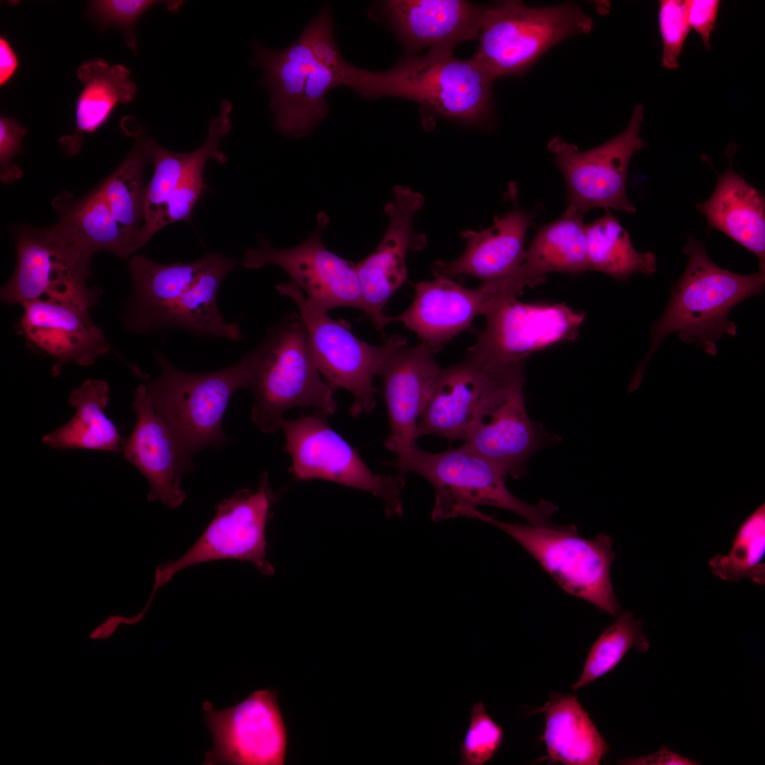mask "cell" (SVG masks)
I'll use <instances>...</instances> for the list:
<instances>
[{"label":"cell","mask_w":765,"mask_h":765,"mask_svg":"<svg viewBox=\"0 0 765 765\" xmlns=\"http://www.w3.org/2000/svg\"><path fill=\"white\" fill-rule=\"evenodd\" d=\"M683 251L688 256L687 265L673 284L664 313L650 327L651 348L633 378L630 385L635 388L652 355L669 334L677 332L683 342L695 343L714 356L718 341L737 333V324L729 319L730 311L764 292L765 270L744 275L722 268L710 259L704 244L692 235Z\"/></svg>","instance_id":"1"},{"label":"cell","mask_w":765,"mask_h":765,"mask_svg":"<svg viewBox=\"0 0 765 765\" xmlns=\"http://www.w3.org/2000/svg\"><path fill=\"white\" fill-rule=\"evenodd\" d=\"M494 80L472 57L462 60L453 50L431 49L425 55L404 57L383 72L354 67L348 87L368 99L402 98L438 115L481 125L492 116Z\"/></svg>","instance_id":"2"},{"label":"cell","mask_w":765,"mask_h":765,"mask_svg":"<svg viewBox=\"0 0 765 765\" xmlns=\"http://www.w3.org/2000/svg\"><path fill=\"white\" fill-rule=\"evenodd\" d=\"M159 375L146 382L154 408L191 457L205 448H220L229 438L222 422L234 393L249 389L257 364L256 347L234 365L217 371L190 373L155 354Z\"/></svg>","instance_id":"3"},{"label":"cell","mask_w":765,"mask_h":765,"mask_svg":"<svg viewBox=\"0 0 765 765\" xmlns=\"http://www.w3.org/2000/svg\"><path fill=\"white\" fill-rule=\"evenodd\" d=\"M256 348L258 361L249 388L254 397L251 417L261 431L279 430L284 413L293 408L312 407L327 416L336 412L334 390L319 375L299 314L285 315Z\"/></svg>","instance_id":"4"},{"label":"cell","mask_w":765,"mask_h":765,"mask_svg":"<svg viewBox=\"0 0 765 765\" xmlns=\"http://www.w3.org/2000/svg\"><path fill=\"white\" fill-rule=\"evenodd\" d=\"M390 465L400 475L416 472L432 485L435 498L431 517L434 521L463 517L468 509L486 505L513 512L531 525L548 526L558 510L547 500L531 504L515 497L506 486V477L466 443L440 453L416 446Z\"/></svg>","instance_id":"5"},{"label":"cell","mask_w":765,"mask_h":765,"mask_svg":"<svg viewBox=\"0 0 765 765\" xmlns=\"http://www.w3.org/2000/svg\"><path fill=\"white\" fill-rule=\"evenodd\" d=\"M592 18L576 4L544 7L508 0L487 6L472 57L496 79L522 76L545 52L561 41L589 33Z\"/></svg>","instance_id":"6"},{"label":"cell","mask_w":765,"mask_h":765,"mask_svg":"<svg viewBox=\"0 0 765 765\" xmlns=\"http://www.w3.org/2000/svg\"><path fill=\"white\" fill-rule=\"evenodd\" d=\"M474 518L490 523L524 548L567 593L616 616L620 611L611 579L615 560L611 538L579 536L574 525H520L476 511Z\"/></svg>","instance_id":"7"},{"label":"cell","mask_w":765,"mask_h":765,"mask_svg":"<svg viewBox=\"0 0 765 765\" xmlns=\"http://www.w3.org/2000/svg\"><path fill=\"white\" fill-rule=\"evenodd\" d=\"M276 290L296 305L317 368L326 382L334 390L344 388L351 392V416L370 413L375 407L378 392L373 378L387 355L407 342V339L394 334L380 346L368 344L353 334L349 322L333 319L327 312L314 307L293 281L277 285Z\"/></svg>","instance_id":"8"},{"label":"cell","mask_w":765,"mask_h":765,"mask_svg":"<svg viewBox=\"0 0 765 765\" xmlns=\"http://www.w3.org/2000/svg\"><path fill=\"white\" fill-rule=\"evenodd\" d=\"M327 415L314 410L280 423L284 450L291 458L295 480H324L368 492L382 499L387 517L403 514L405 475L375 474L358 452L328 424Z\"/></svg>","instance_id":"9"},{"label":"cell","mask_w":765,"mask_h":765,"mask_svg":"<svg viewBox=\"0 0 765 765\" xmlns=\"http://www.w3.org/2000/svg\"><path fill=\"white\" fill-rule=\"evenodd\" d=\"M524 382V363L502 369L476 411L464 441L506 477L514 479L527 475L528 462L534 453L560 440L530 418Z\"/></svg>","instance_id":"10"},{"label":"cell","mask_w":765,"mask_h":765,"mask_svg":"<svg viewBox=\"0 0 765 765\" xmlns=\"http://www.w3.org/2000/svg\"><path fill=\"white\" fill-rule=\"evenodd\" d=\"M276 499L264 472L256 489H240L220 502L197 541L180 557L157 568L154 590L188 567L220 560L248 562L261 574H273L274 568L266 554V531Z\"/></svg>","instance_id":"11"},{"label":"cell","mask_w":765,"mask_h":765,"mask_svg":"<svg viewBox=\"0 0 765 765\" xmlns=\"http://www.w3.org/2000/svg\"><path fill=\"white\" fill-rule=\"evenodd\" d=\"M643 117V106L636 105L620 133L588 150L580 151L558 136L550 140L548 148L566 183L565 212L582 216L594 208L635 212L627 195V176L633 155L645 145L640 136Z\"/></svg>","instance_id":"12"},{"label":"cell","mask_w":765,"mask_h":765,"mask_svg":"<svg viewBox=\"0 0 765 765\" xmlns=\"http://www.w3.org/2000/svg\"><path fill=\"white\" fill-rule=\"evenodd\" d=\"M484 316L485 328L466 356L491 370L524 363L533 353L574 341L586 317L563 303H526L516 295L499 300Z\"/></svg>","instance_id":"13"},{"label":"cell","mask_w":765,"mask_h":765,"mask_svg":"<svg viewBox=\"0 0 765 765\" xmlns=\"http://www.w3.org/2000/svg\"><path fill=\"white\" fill-rule=\"evenodd\" d=\"M17 263L1 299L11 305L38 300L69 302L90 309L99 290L89 288L91 254L67 244L47 229H25L16 237Z\"/></svg>","instance_id":"14"},{"label":"cell","mask_w":765,"mask_h":765,"mask_svg":"<svg viewBox=\"0 0 765 765\" xmlns=\"http://www.w3.org/2000/svg\"><path fill=\"white\" fill-rule=\"evenodd\" d=\"M278 696L276 690H256L222 710L204 702L205 720L213 744L203 764H285L288 729Z\"/></svg>","instance_id":"15"},{"label":"cell","mask_w":765,"mask_h":765,"mask_svg":"<svg viewBox=\"0 0 765 765\" xmlns=\"http://www.w3.org/2000/svg\"><path fill=\"white\" fill-rule=\"evenodd\" d=\"M317 222L308 239L288 249L275 248L266 237L259 235V246L246 249L242 264L246 268H258L267 264L281 268L307 300L326 312L339 307L365 311L356 264L324 245L322 233L328 225V216L319 213Z\"/></svg>","instance_id":"16"},{"label":"cell","mask_w":765,"mask_h":765,"mask_svg":"<svg viewBox=\"0 0 765 765\" xmlns=\"http://www.w3.org/2000/svg\"><path fill=\"white\" fill-rule=\"evenodd\" d=\"M415 285L410 306L397 316H387V323L400 322L414 332L434 353L458 334L472 329V322L484 315L499 300L522 293L511 275L483 282L468 288L451 278L435 276Z\"/></svg>","instance_id":"17"},{"label":"cell","mask_w":765,"mask_h":765,"mask_svg":"<svg viewBox=\"0 0 765 765\" xmlns=\"http://www.w3.org/2000/svg\"><path fill=\"white\" fill-rule=\"evenodd\" d=\"M424 200L420 193L395 186L392 201L385 206L389 225L382 239L370 255L356 264L365 314L381 331L388 324L384 308L407 280L408 251L420 249L426 243L424 235L416 232L413 225L414 214Z\"/></svg>","instance_id":"18"},{"label":"cell","mask_w":765,"mask_h":765,"mask_svg":"<svg viewBox=\"0 0 765 765\" xmlns=\"http://www.w3.org/2000/svg\"><path fill=\"white\" fill-rule=\"evenodd\" d=\"M332 25L330 9L325 7L287 48L276 51L254 43V62L264 72L263 83L270 92L274 123L288 137L297 138L300 108L311 89L324 38Z\"/></svg>","instance_id":"19"},{"label":"cell","mask_w":765,"mask_h":765,"mask_svg":"<svg viewBox=\"0 0 765 765\" xmlns=\"http://www.w3.org/2000/svg\"><path fill=\"white\" fill-rule=\"evenodd\" d=\"M132 407L136 422L124 440L123 457L148 481V500L175 509L186 498L181 482L183 475L193 468L191 457L154 408L145 385L135 390Z\"/></svg>","instance_id":"20"},{"label":"cell","mask_w":765,"mask_h":765,"mask_svg":"<svg viewBox=\"0 0 765 765\" xmlns=\"http://www.w3.org/2000/svg\"><path fill=\"white\" fill-rule=\"evenodd\" d=\"M434 354L423 344L406 342L387 355L380 369L390 426L384 445L396 458L417 446L416 425L442 369Z\"/></svg>","instance_id":"21"},{"label":"cell","mask_w":765,"mask_h":765,"mask_svg":"<svg viewBox=\"0 0 765 765\" xmlns=\"http://www.w3.org/2000/svg\"><path fill=\"white\" fill-rule=\"evenodd\" d=\"M23 307L21 332L31 347L52 358L54 376L67 363L89 366L110 350L86 307L49 300L31 301Z\"/></svg>","instance_id":"22"},{"label":"cell","mask_w":765,"mask_h":765,"mask_svg":"<svg viewBox=\"0 0 765 765\" xmlns=\"http://www.w3.org/2000/svg\"><path fill=\"white\" fill-rule=\"evenodd\" d=\"M510 191L512 208L497 215L487 229L462 232L460 237L466 243L464 252L453 261L434 264L431 270L435 276H470L487 282L511 273L523 264L526 232L533 225L536 212L521 208L516 188L511 186Z\"/></svg>","instance_id":"23"},{"label":"cell","mask_w":765,"mask_h":765,"mask_svg":"<svg viewBox=\"0 0 765 765\" xmlns=\"http://www.w3.org/2000/svg\"><path fill=\"white\" fill-rule=\"evenodd\" d=\"M238 262L237 259L212 253L210 263L192 288L166 304L132 313L128 329L147 333L180 328L201 336L241 340L239 324L226 322L217 305L220 284Z\"/></svg>","instance_id":"24"},{"label":"cell","mask_w":765,"mask_h":765,"mask_svg":"<svg viewBox=\"0 0 765 765\" xmlns=\"http://www.w3.org/2000/svg\"><path fill=\"white\" fill-rule=\"evenodd\" d=\"M390 26L408 50H453L478 37L487 7L463 0L384 2Z\"/></svg>","instance_id":"25"},{"label":"cell","mask_w":765,"mask_h":765,"mask_svg":"<svg viewBox=\"0 0 765 765\" xmlns=\"http://www.w3.org/2000/svg\"><path fill=\"white\" fill-rule=\"evenodd\" d=\"M502 369L489 370L468 356L462 361L441 369L433 394L418 421L416 438L436 435L449 441H465L476 411Z\"/></svg>","instance_id":"26"},{"label":"cell","mask_w":765,"mask_h":765,"mask_svg":"<svg viewBox=\"0 0 765 765\" xmlns=\"http://www.w3.org/2000/svg\"><path fill=\"white\" fill-rule=\"evenodd\" d=\"M708 225L752 252L765 270V198L730 166L718 175L715 188L696 205Z\"/></svg>","instance_id":"27"},{"label":"cell","mask_w":765,"mask_h":765,"mask_svg":"<svg viewBox=\"0 0 765 765\" xmlns=\"http://www.w3.org/2000/svg\"><path fill=\"white\" fill-rule=\"evenodd\" d=\"M53 204L60 218L47 229L67 244L91 255L103 250L121 258L128 257L141 247L137 235L123 228L114 219L97 188L78 200L64 193Z\"/></svg>","instance_id":"28"},{"label":"cell","mask_w":765,"mask_h":765,"mask_svg":"<svg viewBox=\"0 0 765 765\" xmlns=\"http://www.w3.org/2000/svg\"><path fill=\"white\" fill-rule=\"evenodd\" d=\"M76 75L83 88L76 103V131L60 140L72 155L80 149L84 134L95 132L108 120L118 104L130 103L136 94L130 71L121 64L110 65L101 58L84 62Z\"/></svg>","instance_id":"29"},{"label":"cell","mask_w":765,"mask_h":765,"mask_svg":"<svg viewBox=\"0 0 765 765\" xmlns=\"http://www.w3.org/2000/svg\"><path fill=\"white\" fill-rule=\"evenodd\" d=\"M583 217L564 212L537 230L519 266L526 287L545 282L550 273L574 275L590 271Z\"/></svg>","instance_id":"30"},{"label":"cell","mask_w":765,"mask_h":765,"mask_svg":"<svg viewBox=\"0 0 765 765\" xmlns=\"http://www.w3.org/2000/svg\"><path fill=\"white\" fill-rule=\"evenodd\" d=\"M538 712L545 715L543 740L552 761L597 765L608 751V744L574 695L552 693Z\"/></svg>","instance_id":"31"},{"label":"cell","mask_w":765,"mask_h":765,"mask_svg":"<svg viewBox=\"0 0 765 765\" xmlns=\"http://www.w3.org/2000/svg\"><path fill=\"white\" fill-rule=\"evenodd\" d=\"M109 392L108 385L101 380L89 379L74 389L69 396L74 416L46 434L42 443L55 449L121 451L124 440L104 412Z\"/></svg>","instance_id":"32"},{"label":"cell","mask_w":765,"mask_h":765,"mask_svg":"<svg viewBox=\"0 0 765 765\" xmlns=\"http://www.w3.org/2000/svg\"><path fill=\"white\" fill-rule=\"evenodd\" d=\"M590 271L625 281L637 273L654 274L657 259L652 251L639 252L619 219L608 212L586 225Z\"/></svg>","instance_id":"33"},{"label":"cell","mask_w":765,"mask_h":765,"mask_svg":"<svg viewBox=\"0 0 765 765\" xmlns=\"http://www.w3.org/2000/svg\"><path fill=\"white\" fill-rule=\"evenodd\" d=\"M211 254L188 264H163L144 256L129 261L132 280L134 307L132 313L147 311L166 304L188 291L198 281L211 259Z\"/></svg>","instance_id":"34"},{"label":"cell","mask_w":765,"mask_h":765,"mask_svg":"<svg viewBox=\"0 0 765 765\" xmlns=\"http://www.w3.org/2000/svg\"><path fill=\"white\" fill-rule=\"evenodd\" d=\"M147 138L140 134L125 159L97 187L116 222L137 235L140 243L147 188L144 171L149 160Z\"/></svg>","instance_id":"35"},{"label":"cell","mask_w":765,"mask_h":765,"mask_svg":"<svg viewBox=\"0 0 765 765\" xmlns=\"http://www.w3.org/2000/svg\"><path fill=\"white\" fill-rule=\"evenodd\" d=\"M147 147L154 173L145 192L144 220L140 231L142 246L164 227L166 203L197 157V149L188 153L175 152L160 147L148 137Z\"/></svg>","instance_id":"36"},{"label":"cell","mask_w":765,"mask_h":765,"mask_svg":"<svg viewBox=\"0 0 765 765\" xmlns=\"http://www.w3.org/2000/svg\"><path fill=\"white\" fill-rule=\"evenodd\" d=\"M765 506L763 503L739 527L729 553L709 561L712 573L721 579L739 582L749 579L765 582Z\"/></svg>","instance_id":"37"},{"label":"cell","mask_w":765,"mask_h":765,"mask_svg":"<svg viewBox=\"0 0 765 765\" xmlns=\"http://www.w3.org/2000/svg\"><path fill=\"white\" fill-rule=\"evenodd\" d=\"M232 109L230 101H222L219 114L209 123L208 135L205 142L197 149V157L171 195L164 211V226L177 221H189L194 205L201 196L205 184L203 170L211 159L225 163L227 156L219 147L220 141L231 129L229 114Z\"/></svg>","instance_id":"38"},{"label":"cell","mask_w":765,"mask_h":765,"mask_svg":"<svg viewBox=\"0 0 765 765\" xmlns=\"http://www.w3.org/2000/svg\"><path fill=\"white\" fill-rule=\"evenodd\" d=\"M641 620L630 611L620 613L592 645L579 680L572 688H582L605 675L621 661L629 650L635 647L641 653L650 647Z\"/></svg>","instance_id":"39"},{"label":"cell","mask_w":765,"mask_h":765,"mask_svg":"<svg viewBox=\"0 0 765 765\" xmlns=\"http://www.w3.org/2000/svg\"><path fill=\"white\" fill-rule=\"evenodd\" d=\"M181 1L153 0H94L87 2V14L101 30L110 27L118 28L132 52L138 53L135 26L140 17L158 4H164L171 12H176Z\"/></svg>","instance_id":"40"},{"label":"cell","mask_w":765,"mask_h":765,"mask_svg":"<svg viewBox=\"0 0 765 765\" xmlns=\"http://www.w3.org/2000/svg\"><path fill=\"white\" fill-rule=\"evenodd\" d=\"M502 727L489 715L482 701L470 708L469 725L459 744L461 765H483L492 760L502 746Z\"/></svg>","instance_id":"41"},{"label":"cell","mask_w":765,"mask_h":765,"mask_svg":"<svg viewBox=\"0 0 765 765\" xmlns=\"http://www.w3.org/2000/svg\"><path fill=\"white\" fill-rule=\"evenodd\" d=\"M658 21L663 45L662 66L669 70L679 67V59L691 30L685 1L661 0Z\"/></svg>","instance_id":"42"},{"label":"cell","mask_w":765,"mask_h":765,"mask_svg":"<svg viewBox=\"0 0 765 765\" xmlns=\"http://www.w3.org/2000/svg\"><path fill=\"white\" fill-rule=\"evenodd\" d=\"M27 130L16 120L1 116L0 118L1 178L10 183L22 176L21 169L13 164V157L20 152L21 140Z\"/></svg>","instance_id":"43"},{"label":"cell","mask_w":765,"mask_h":765,"mask_svg":"<svg viewBox=\"0 0 765 765\" xmlns=\"http://www.w3.org/2000/svg\"><path fill=\"white\" fill-rule=\"evenodd\" d=\"M686 16L689 27L693 29L701 38L704 47L710 48V40L720 6L718 0H687L685 1Z\"/></svg>","instance_id":"44"},{"label":"cell","mask_w":765,"mask_h":765,"mask_svg":"<svg viewBox=\"0 0 765 765\" xmlns=\"http://www.w3.org/2000/svg\"><path fill=\"white\" fill-rule=\"evenodd\" d=\"M620 764L630 765H696L698 762L686 758L662 746L657 752L640 756L629 757L618 761Z\"/></svg>","instance_id":"45"},{"label":"cell","mask_w":765,"mask_h":765,"mask_svg":"<svg viewBox=\"0 0 765 765\" xmlns=\"http://www.w3.org/2000/svg\"><path fill=\"white\" fill-rule=\"evenodd\" d=\"M19 62L18 57L9 41L0 37V86L7 84L14 76Z\"/></svg>","instance_id":"46"}]
</instances>
